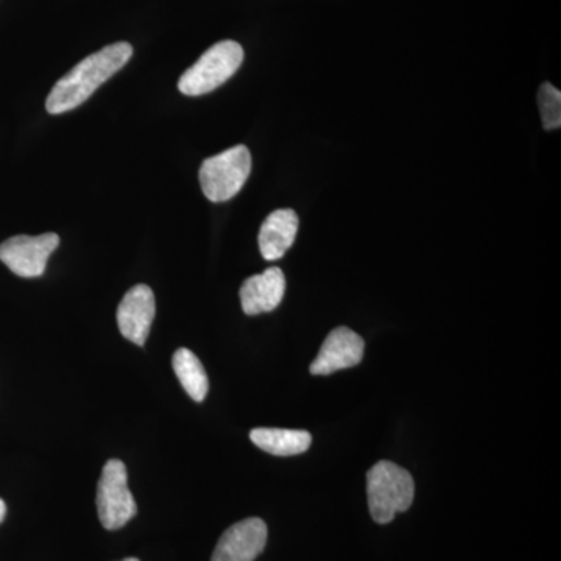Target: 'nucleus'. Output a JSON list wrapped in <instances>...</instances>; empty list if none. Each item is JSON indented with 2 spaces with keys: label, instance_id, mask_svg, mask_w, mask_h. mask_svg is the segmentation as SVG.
I'll return each instance as SVG.
<instances>
[{
  "label": "nucleus",
  "instance_id": "obj_14",
  "mask_svg": "<svg viewBox=\"0 0 561 561\" xmlns=\"http://www.w3.org/2000/svg\"><path fill=\"white\" fill-rule=\"evenodd\" d=\"M542 127L546 130H557L561 125V92L551 83H542L538 91Z\"/></svg>",
  "mask_w": 561,
  "mask_h": 561
},
{
  "label": "nucleus",
  "instance_id": "obj_4",
  "mask_svg": "<svg viewBox=\"0 0 561 561\" xmlns=\"http://www.w3.org/2000/svg\"><path fill=\"white\" fill-rule=\"evenodd\" d=\"M250 172L251 154L245 146L221 151L203 161L198 173L203 194L213 203L231 201L242 191Z\"/></svg>",
  "mask_w": 561,
  "mask_h": 561
},
{
  "label": "nucleus",
  "instance_id": "obj_9",
  "mask_svg": "<svg viewBox=\"0 0 561 561\" xmlns=\"http://www.w3.org/2000/svg\"><path fill=\"white\" fill-rule=\"evenodd\" d=\"M365 342L350 328H335L330 332L319 356L312 362L311 373L316 376L332 375L345 368L356 367L364 357Z\"/></svg>",
  "mask_w": 561,
  "mask_h": 561
},
{
  "label": "nucleus",
  "instance_id": "obj_16",
  "mask_svg": "<svg viewBox=\"0 0 561 561\" xmlns=\"http://www.w3.org/2000/svg\"><path fill=\"white\" fill-rule=\"evenodd\" d=\"M122 561H139L138 559H125V560H122Z\"/></svg>",
  "mask_w": 561,
  "mask_h": 561
},
{
  "label": "nucleus",
  "instance_id": "obj_10",
  "mask_svg": "<svg viewBox=\"0 0 561 561\" xmlns=\"http://www.w3.org/2000/svg\"><path fill=\"white\" fill-rule=\"evenodd\" d=\"M286 291V276L278 267L250 276L241 287V302L247 316L275 311Z\"/></svg>",
  "mask_w": 561,
  "mask_h": 561
},
{
  "label": "nucleus",
  "instance_id": "obj_12",
  "mask_svg": "<svg viewBox=\"0 0 561 561\" xmlns=\"http://www.w3.org/2000/svg\"><path fill=\"white\" fill-rule=\"evenodd\" d=\"M251 442L262 451L273 456H298L311 448L312 435L306 431L275 430V427H257L251 431Z\"/></svg>",
  "mask_w": 561,
  "mask_h": 561
},
{
  "label": "nucleus",
  "instance_id": "obj_1",
  "mask_svg": "<svg viewBox=\"0 0 561 561\" xmlns=\"http://www.w3.org/2000/svg\"><path fill=\"white\" fill-rule=\"evenodd\" d=\"M133 55L131 44L116 43L95 51L57 81L47 98L50 114L68 113L88 101L99 87L119 72Z\"/></svg>",
  "mask_w": 561,
  "mask_h": 561
},
{
  "label": "nucleus",
  "instance_id": "obj_2",
  "mask_svg": "<svg viewBox=\"0 0 561 561\" xmlns=\"http://www.w3.org/2000/svg\"><path fill=\"white\" fill-rule=\"evenodd\" d=\"M367 494L371 518L378 524H389L397 513L411 508L415 482L404 468L381 460L367 472Z\"/></svg>",
  "mask_w": 561,
  "mask_h": 561
},
{
  "label": "nucleus",
  "instance_id": "obj_7",
  "mask_svg": "<svg viewBox=\"0 0 561 561\" xmlns=\"http://www.w3.org/2000/svg\"><path fill=\"white\" fill-rule=\"evenodd\" d=\"M267 524L261 518L232 524L221 535L210 561H254L267 545Z\"/></svg>",
  "mask_w": 561,
  "mask_h": 561
},
{
  "label": "nucleus",
  "instance_id": "obj_15",
  "mask_svg": "<svg viewBox=\"0 0 561 561\" xmlns=\"http://www.w3.org/2000/svg\"><path fill=\"white\" fill-rule=\"evenodd\" d=\"M5 515H7V505H5V502H3L2 500H0V523L3 522V519H5Z\"/></svg>",
  "mask_w": 561,
  "mask_h": 561
},
{
  "label": "nucleus",
  "instance_id": "obj_5",
  "mask_svg": "<svg viewBox=\"0 0 561 561\" xmlns=\"http://www.w3.org/2000/svg\"><path fill=\"white\" fill-rule=\"evenodd\" d=\"M98 512L102 526L108 530L121 529L138 513V505L128 489L124 461L108 460L103 467L98 485Z\"/></svg>",
  "mask_w": 561,
  "mask_h": 561
},
{
  "label": "nucleus",
  "instance_id": "obj_13",
  "mask_svg": "<svg viewBox=\"0 0 561 561\" xmlns=\"http://www.w3.org/2000/svg\"><path fill=\"white\" fill-rule=\"evenodd\" d=\"M172 365L176 378L192 400L197 402L205 400L209 381L201 359L191 350L180 348L173 354Z\"/></svg>",
  "mask_w": 561,
  "mask_h": 561
},
{
  "label": "nucleus",
  "instance_id": "obj_6",
  "mask_svg": "<svg viewBox=\"0 0 561 561\" xmlns=\"http://www.w3.org/2000/svg\"><path fill=\"white\" fill-rule=\"evenodd\" d=\"M60 245V236L46 232L41 236H13L0 245V261L14 275L38 278L46 272L47 261Z\"/></svg>",
  "mask_w": 561,
  "mask_h": 561
},
{
  "label": "nucleus",
  "instance_id": "obj_3",
  "mask_svg": "<svg viewBox=\"0 0 561 561\" xmlns=\"http://www.w3.org/2000/svg\"><path fill=\"white\" fill-rule=\"evenodd\" d=\"M243 61V49L236 41H220L209 47L194 66L181 76L179 90L197 98L209 94L231 79Z\"/></svg>",
  "mask_w": 561,
  "mask_h": 561
},
{
  "label": "nucleus",
  "instance_id": "obj_8",
  "mask_svg": "<svg viewBox=\"0 0 561 561\" xmlns=\"http://www.w3.org/2000/svg\"><path fill=\"white\" fill-rule=\"evenodd\" d=\"M154 313H157V305H154L153 290L146 284L131 287L117 308L121 334L135 345H146Z\"/></svg>",
  "mask_w": 561,
  "mask_h": 561
},
{
  "label": "nucleus",
  "instance_id": "obj_11",
  "mask_svg": "<svg viewBox=\"0 0 561 561\" xmlns=\"http://www.w3.org/2000/svg\"><path fill=\"white\" fill-rule=\"evenodd\" d=\"M294 209H276L264 220L260 231V250L265 261H276L294 245L298 232Z\"/></svg>",
  "mask_w": 561,
  "mask_h": 561
}]
</instances>
